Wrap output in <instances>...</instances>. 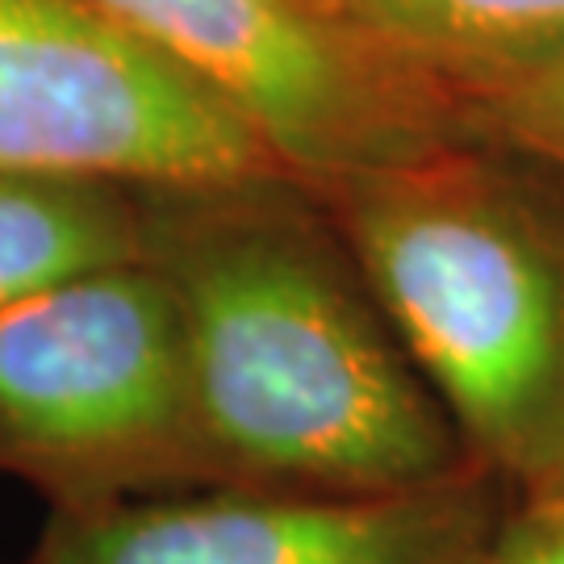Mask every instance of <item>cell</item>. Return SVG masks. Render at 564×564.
Returning <instances> with one entry per match:
<instances>
[{
    "instance_id": "obj_1",
    "label": "cell",
    "mask_w": 564,
    "mask_h": 564,
    "mask_svg": "<svg viewBox=\"0 0 564 564\" xmlns=\"http://www.w3.org/2000/svg\"><path fill=\"white\" fill-rule=\"evenodd\" d=\"M205 485L405 494L473 464L302 176L147 188Z\"/></svg>"
},
{
    "instance_id": "obj_2",
    "label": "cell",
    "mask_w": 564,
    "mask_h": 564,
    "mask_svg": "<svg viewBox=\"0 0 564 564\" xmlns=\"http://www.w3.org/2000/svg\"><path fill=\"white\" fill-rule=\"evenodd\" d=\"M310 188L473 464L561 481L564 223L523 155L456 139Z\"/></svg>"
},
{
    "instance_id": "obj_3",
    "label": "cell",
    "mask_w": 564,
    "mask_h": 564,
    "mask_svg": "<svg viewBox=\"0 0 564 564\" xmlns=\"http://www.w3.org/2000/svg\"><path fill=\"white\" fill-rule=\"evenodd\" d=\"M0 477L51 514L202 489L181 323L147 260L0 310Z\"/></svg>"
},
{
    "instance_id": "obj_4",
    "label": "cell",
    "mask_w": 564,
    "mask_h": 564,
    "mask_svg": "<svg viewBox=\"0 0 564 564\" xmlns=\"http://www.w3.org/2000/svg\"><path fill=\"white\" fill-rule=\"evenodd\" d=\"M235 109L310 184L473 139L460 101L326 0H93Z\"/></svg>"
},
{
    "instance_id": "obj_5",
    "label": "cell",
    "mask_w": 564,
    "mask_h": 564,
    "mask_svg": "<svg viewBox=\"0 0 564 564\" xmlns=\"http://www.w3.org/2000/svg\"><path fill=\"white\" fill-rule=\"evenodd\" d=\"M0 172L139 188L293 176L235 109L93 0H0Z\"/></svg>"
},
{
    "instance_id": "obj_6",
    "label": "cell",
    "mask_w": 564,
    "mask_h": 564,
    "mask_svg": "<svg viewBox=\"0 0 564 564\" xmlns=\"http://www.w3.org/2000/svg\"><path fill=\"white\" fill-rule=\"evenodd\" d=\"M506 498L485 468L405 494L205 485L51 514L25 564H477Z\"/></svg>"
},
{
    "instance_id": "obj_7",
    "label": "cell",
    "mask_w": 564,
    "mask_h": 564,
    "mask_svg": "<svg viewBox=\"0 0 564 564\" xmlns=\"http://www.w3.org/2000/svg\"><path fill=\"white\" fill-rule=\"evenodd\" d=\"M147 188L80 172H0V310L142 260Z\"/></svg>"
},
{
    "instance_id": "obj_8",
    "label": "cell",
    "mask_w": 564,
    "mask_h": 564,
    "mask_svg": "<svg viewBox=\"0 0 564 564\" xmlns=\"http://www.w3.org/2000/svg\"><path fill=\"white\" fill-rule=\"evenodd\" d=\"M410 72L468 88L564 51V0H326ZM464 109V105H460Z\"/></svg>"
},
{
    "instance_id": "obj_9",
    "label": "cell",
    "mask_w": 564,
    "mask_h": 564,
    "mask_svg": "<svg viewBox=\"0 0 564 564\" xmlns=\"http://www.w3.org/2000/svg\"><path fill=\"white\" fill-rule=\"evenodd\" d=\"M460 105L473 139L564 176V51L468 88Z\"/></svg>"
},
{
    "instance_id": "obj_10",
    "label": "cell",
    "mask_w": 564,
    "mask_h": 564,
    "mask_svg": "<svg viewBox=\"0 0 564 564\" xmlns=\"http://www.w3.org/2000/svg\"><path fill=\"white\" fill-rule=\"evenodd\" d=\"M477 564H564V477L510 494Z\"/></svg>"
}]
</instances>
